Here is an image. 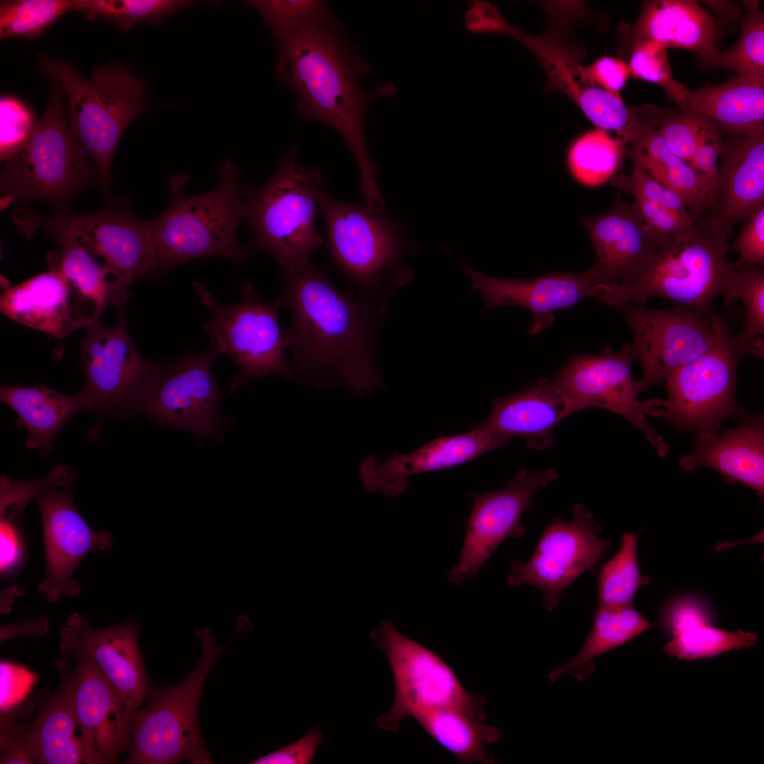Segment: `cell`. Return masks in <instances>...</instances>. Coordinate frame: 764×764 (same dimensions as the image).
Masks as SVG:
<instances>
[{
    "label": "cell",
    "instance_id": "40",
    "mask_svg": "<svg viewBox=\"0 0 764 764\" xmlns=\"http://www.w3.org/2000/svg\"><path fill=\"white\" fill-rule=\"evenodd\" d=\"M194 4L187 0H76L74 10L88 20L104 18L127 31L139 23L158 25Z\"/></svg>",
    "mask_w": 764,
    "mask_h": 764
},
{
    "label": "cell",
    "instance_id": "14",
    "mask_svg": "<svg viewBox=\"0 0 764 764\" xmlns=\"http://www.w3.org/2000/svg\"><path fill=\"white\" fill-rule=\"evenodd\" d=\"M632 332L635 359L642 369L640 392L665 383L676 369L705 353L730 327L714 312L676 306L651 308L620 303L613 306Z\"/></svg>",
    "mask_w": 764,
    "mask_h": 764
},
{
    "label": "cell",
    "instance_id": "10",
    "mask_svg": "<svg viewBox=\"0 0 764 764\" xmlns=\"http://www.w3.org/2000/svg\"><path fill=\"white\" fill-rule=\"evenodd\" d=\"M192 286L201 303L212 312L202 326L209 345L220 356L231 358L239 369L231 393L267 375L292 380L290 360L285 354V332L279 321L283 306L279 296L265 300L245 282L240 288L241 301L224 304L205 285L193 282Z\"/></svg>",
    "mask_w": 764,
    "mask_h": 764
},
{
    "label": "cell",
    "instance_id": "48",
    "mask_svg": "<svg viewBox=\"0 0 764 764\" xmlns=\"http://www.w3.org/2000/svg\"><path fill=\"white\" fill-rule=\"evenodd\" d=\"M70 468L57 466L48 476L31 482H11L5 477L1 482V521H12L25 504L35 497L56 485L66 486L72 482Z\"/></svg>",
    "mask_w": 764,
    "mask_h": 764
},
{
    "label": "cell",
    "instance_id": "25",
    "mask_svg": "<svg viewBox=\"0 0 764 764\" xmlns=\"http://www.w3.org/2000/svg\"><path fill=\"white\" fill-rule=\"evenodd\" d=\"M508 443L477 424L468 432L437 438L412 452L395 454L383 461L368 457L360 475L369 491L394 497L407 491L412 475L461 465Z\"/></svg>",
    "mask_w": 764,
    "mask_h": 764
},
{
    "label": "cell",
    "instance_id": "50",
    "mask_svg": "<svg viewBox=\"0 0 764 764\" xmlns=\"http://www.w3.org/2000/svg\"><path fill=\"white\" fill-rule=\"evenodd\" d=\"M614 179L615 186L632 194L634 197L644 199L683 216L691 217L685 201L678 193L635 165L632 164L629 175L620 173Z\"/></svg>",
    "mask_w": 764,
    "mask_h": 764
},
{
    "label": "cell",
    "instance_id": "37",
    "mask_svg": "<svg viewBox=\"0 0 764 764\" xmlns=\"http://www.w3.org/2000/svg\"><path fill=\"white\" fill-rule=\"evenodd\" d=\"M412 718L439 745L452 753L458 763H499L485 750L486 745L494 744L500 739L499 727L448 708L423 711Z\"/></svg>",
    "mask_w": 764,
    "mask_h": 764
},
{
    "label": "cell",
    "instance_id": "59",
    "mask_svg": "<svg viewBox=\"0 0 764 764\" xmlns=\"http://www.w3.org/2000/svg\"><path fill=\"white\" fill-rule=\"evenodd\" d=\"M1 572L11 571L19 563L22 548L18 531L11 521H1Z\"/></svg>",
    "mask_w": 764,
    "mask_h": 764
},
{
    "label": "cell",
    "instance_id": "47",
    "mask_svg": "<svg viewBox=\"0 0 764 764\" xmlns=\"http://www.w3.org/2000/svg\"><path fill=\"white\" fill-rule=\"evenodd\" d=\"M646 120L654 125L667 147L689 163L707 117L695 112L648 110Z\"/></svg>",
    "mask_w": 764,
    "mask_h": 764
},
{
    "label": "cell",
    "instance_id": "24",
    "mask_svg": "<svg viewBox=\"0 0 764 764\" xmlns=\"http://www.w3.org/2000/svg\"><path fill=\"white\" fill-rule=\"evenodd\" d=\"M49 269L1 295V313L28 328L62 340L97 322L49 254Z\"/></svg>",
    "mask_w": 764,
    "mask_h": 764
},
{
    "label": "cell",
    "instance_id": "19",
    "mask_svg": "<svg viewBox=\"0 0 764 764\" xmlns=\"http://www.w3.org/2000/svg\"><path fill=\"white\" fill-rule=\"evenodd\" d=\"M557 478L552 469L522 468L499 490L471 493L473 504L460 559L448 571V580L458 585L473 579L502 541L521 538L525 532L521 518L534 494Z\"/></svg>",
    "mask_w": 764,
    "mask_h": 764
},
{
    "label": "cell",
    "instance_id": "38",
    "mask_svg": "<svg viewBox=\"0 0 764 764\" xmlns=\"http://www.w3.org/2000/svg\"><path fill=\"white\" fill-rule=\"evenodd\" d=\"M626 144L608 132L595 129L579 137L568 152L567 164L580 184L596 187L611 179L619 168Z\"/></svg>",
    "mask_w": 764,
    "mask_h": 764
},
{
    "label": "cell",
    "instance_id": "43",
    "mask_svg": "<svg viewBox=\"0 0 764 764\" xmlns=\"http://www.w3.org/2000/svg\"><path fill=\"white\" fill-rule=\"evenodd\" d=\"M748 13L741 23L736 42L719 52L715 67L735 72L737 76L764 81V16L757 1H746Z\"/></svg>",
    "mask_w": 764,
    "mask_h": 764
},
{
    "label": "cell",
    "instance_id": "21",
    "mask_svg": "<svg viewBox=\"0 0 764 764\" xmlns=\"http://www.w3.org/2000/svg\"><path fill=\"white\" fill-rule=\"evenodd\" d=\"M44 531L47 572L39 589L50 601L61 596H72L79 591L72 579L74 569L91 550H108L112 544L110 533L91 529L78 512L69 487H52L37 499Z\"/></svg>",
    "mask_w": 764,
    "mask_h": 764
},
{
    "label": "cell",
    "instance_id": "32",
    "mask_svg": "<svg viewBox=\"0 0 764 764\" xmlns=\"http://www.w3.org/2000/svg\"><path fill=\"white\" fill-rule=\"evenodd\" d=\"M641 125L628 144L627 155L635 165L685 201L693 221L711 210L716 188L690 163L675 155L666 145L656 127L639 118Z\"/></svg>",
    "mask_w": 764,
    "mask_h": 764
},
{
    "label": "cell",
    "instance_id": "3",
    "mask_svg": "<svg viewBox=\"0 0 764 764\" xmlns=\"http://www.w3.org/2000/svg\"><path fill=\"white\" fill-rule=\"evenodd\" d=\"M218 175L216 185L197 195L184 193L186 173L170 176V204L149 221L162 273L201 257L219 256L243 263L253 253L249 244L237 240L238 228L244 221L240 170L225 158Z\"/></svg>",
    "mask_w": 764,
    "mask_h": 764
},
{
    "label": "cell",
    "instance_id": "44",
    "mask_svg": "<svg viewBox=\"0 0 764 764\" xmlns=\"http://www.w3.org/2000/svg\"><path fill=\"white\" fill-rule=\"evenodd\" d=\"M76 0L0 1V37H39L59 17L74 10Z\"/></svg>",
    "mask_w": 764,
    "mask_h": 764
},
{
    "label": "cell",
    "instance_id": "18",
    "mask_svg": "<svg viewBox=\"0 0 764 764\" xmlns=\"http://www.w3.org/2000/svg\"><path fill=\"white\" fill-rule=\"evenodd\" d=\"M80 345L85 378L81 391L91 410L126 415L134 412L160 363L146 359L136 347L128 331L125 306L118 308L112 326L103 327L97 321L86 327Z\"/></svg>",
    "mask_w": 764,
    "mask_h": 764
},
{
    "label": "cell",
    "instance_id": "41",
    "mask_svg": "<svg viewBox=\"0 0 764 764\" xmlns=\"http://www.w3.org/2000/svg\"><path fill=\"white\" fill-rule=\"evenodd\" d=\"M673 635L663 650L668 656L681 660L712 657L732 649L751 648L758 641L756 632L727 631L709 624L693 625Z\"/></svg>",
    "mask_w": 764,
    "mask_h": 764
},
{
    "label": "cell",
    "instance_id": "22",
    "mask_svg": "<svg viewBox=\"0 0 764 764\" xmlns=\"http://www.w3.org/2000/svg\"><path fill=\"white\" fill-rule=\"evenodd\" d=\"M75 661V705L83 763L117 762L127 751L131 721L120 698L109 679L88 655L72 652L66 655Z\"/></svg>",
    "mask_w": 764,
    "mask_h": 764
},
{
    "label": "cell",
    "instance_id": "36",
    "mask_svg": "<svg viewBox=\"0 0 764 764\" xmlns=\"http://www.w3.org/2000/svg\"><path fill=\"white\" fill-rule=\"evenodd\" d=\"M594 624L585 642L568 662L554 666L548 679L557 682L567 675L577 681H589L596 671L594 659L647 630L652 624L632 606L597 608Z\"/></svg>",
    "mask_w": 764,
    "mask_h": 764
},
{
    "label": "cell",
    "instance_id": "17",
    "mask_svg": "<svg viewBox=\"0 0 764 764\" xmlns=\"http://www.w3.org/2000/svg\"><path fill=\"white\" fill-rule=\"evenodd\" d=\"M569 521L555 519L547 527L531 557L510 565L507 581L512 586L532 585L542 592L548 610L555 609L567 587L602 559L609 541L583 505L573 507Z\"/></svg>",
    "mask_w": 764,
    "mask_h": 764
},
{
    "label": "cell",
    "instance_id": "4",
    "mask_svg": "<svg viewBox=\"0 0 764 764\" xmlns=\"http://www.w3.org/2000/svg\"><path fill=\"white\" fill-rule=\"evenodd\" d=\"M654 247L643 271L632 281L597 284L594 297L613 307L620 303H644L659 297L704 312L723 297L731 267L727 256L731 234L705 219Z\"/></svg>",
    "mask_w": 764,
    "mask_h": 764
},
{
    "label": "cell",
    "instance_id": "29",
    "mask_svg": "<svg viewBox=\"0 0 764 764\" xmlns=\"http://www.w3.org/2000/svg\"><path fill=\"white\" fill-rule=\"evenodd\" d=\"M686 471L712 468L745 484L760 496L764 493V424L753 417L735 428L695 435L693 447L679 460Z\"/></svg>",
    "mask_w": 764,
    "mask_h": 764
},
{
    "label": "cell",
    "instance_id": "45",
    "mask_svg": "<svg viewBox=\"0 0 764 764\" xmlns=\"http://www.w3.org/2000/svg\"><path fill=\"white\" fill-rule=\"evenodd\" d=\"M247 3L263 18L277 42L306 27L336 21L323 1L253 0Z\"/></svg>",
    "mask_w": 764,
    "mask_h": 764
},
{
    "label": "cell",
    "instance_id": "15",
    "mask_svg": "<svg viewBox=\"0 0 764 764\" xmlns=\"http://www.w3.org/2000/svg\"><path fill=\"white\" fill-rule=\"evenodd\" d=\"M219 356L208 345L201 352L160 363L134 411L162 424L188 430L199 441L219 436L230 424L219 415L223 394L212 371Z\"/></svg>",
    "mask_w": 764,
    "mask_h": 764
},
{
    "label": "cell",
    "instance_id": "39",
    "mask_svg": "<svg viewBox=\"0 0 764 764\" xmlns=\"http://www.w3.org/2000/svg\"><path fill=\"white\" fill-rule=\"evenodd\" d=\"M598 580L597 608L632 606L637 591L647 581L639 569L633 533L623 534L619 550L601 567Z\"/></svg>",
    "mask_w": 764,
    "mask_h": 764
},
{
    "label": "cell",
    "instance_id": "16",
    "mask_svg": "<svg viewBox=\"0 0 764 764\" xmlns=\"http://www.w3.org/2000/svg\"><path fill=\"white\" fill-rule=\"evenodd\" d=\"M632 343L601 354H577L554 374L552 382L564 396L569 415L588 408L604 409L630 421L645 435L660 456L668 452L664 439L646 420L647 401L632 375Z\"/></svg>",
    "mask_w": 764,
    "mask_h": 764
},
{
    "label": "cell",
    "instance_id": "42",
    "mask_svg": "<svg viewBox=\"0 0 764 764\" xmlns=\"http://www.w3.org/2000/svg\"><path fill=\"white\" fill-rule=\"evenodd\" d=\"M723 299L726 306L736 300L743 305L746 328L737 333L741 340L751 342L763 335V267L748 262H731Z\"/></svg>",
    "mask_w": 764,
    "mask_h": 764
},
{
    "label": "cell",
    "instance_id": "35",
    "mask_svg": "<svg viewBox=\"0 0 764 764\" xmlns=\"http://www.w3.org/2000/svg\"><path fill=\"white\" fill-rule=\"evenodd\" d=\"M47 233L60 247L49 254L96 320L108 306H125L131 294L118 289L108 268L76 238L64 231Z\"/></svg>",
    "mask_w": 764,
    "mask_h": 764
},
{
    "label": "cell",
    "instance_id": "34",
    "mask_svg": "<svg viewBox=\"0 0 764 764\" xmlns=\"http://www.w3.org/2000/svg\"><path fill=\"white\" fill-rule=\"evenodd\" d=\"M707 117L732 137L764 132V81L736 76L690 91L686 109Z\"/></svg>",
    "mask_w": 764,
    "mask_h": 764
},
{
    "label": "cell",
    "instance_id": "52",
    "mask_svg": "<svg viewBox=\"0 0 764 764\" xmlns=\"http://www.w3.org/2000/svg\"><path fill=\"white\" fill-rule=\"evenodd\" d=\"M723 141L719 126L707 117L690 165L716 188Z\"/></svg>",
    "mask_w": 764,
    "mask_h": 764
},
{
    "label": "cell",
    "instance_id": "31",
    "mask_svg": "<svg viewBox=\"0 0 764 764\" xmlns=\"http://www.w3.org/2000/svg\"><path fill=\"white\" fill-rule=\"evenodd\" d=\"M61 678L54 693L40 706L39 713L24 731L25 743L34 763H83L75 705L76 673L59 662Z\"/></svg>",
    "mask_w": 764,
    "mask_h": 764
},
{
    "label": "cell",
    "instance_id": "23",
    "mask_svg": "<svg viewBox=\"0 0 764 764\" xmlns=\"http://www.w3.org/2000/svg\"><path fill=\"white\" fill-rule=\"evenodd\" d=\"M460 265L471 280L473 288L482 296L485 306L495 308L519 306L532 313L529 334L540 333L555 321V311L570 308L586 297H594L599 284L591 267L581 272H552L528 279H499Z\"/></svg>",
    "mask_w": 764,
    "mask_h": 764
},
{
    "label": "cell",
    "instance_id": "55",
    "mask_svg": "<svg viewBox=\"0 0 764 764\" xmlns=\"http://www.w3.org/2000/svg\"><path fill=\"white\" fill-rule=\"evenodd\" d=\"M323 740L321 731L318 728H313L294 743L260 757L250 763L306 764L313 759Z\"/></svg>",
    "mask_w": 764,
    "mask_h": 764
},
{
    "label": "cell",
    "instance_id": "7",
    "mask_svg": "<svg viewBox=\"0 0 764 764\" xmlns=\"http://www.w3.org/2000/svg\"><path fill=\"white\" fill-rule=\"evenodd\" d=\"M324 190L320 169L299 163L296 147L262 187L245 185L243 217L252 232L253 253L267 254L281 269L309 260L325 242L316 228Z\"/></svg>",
    "mask_w": 764,
    "mask_h": 764
},
{
    "label": "cell",
    "instance_id": "51",
    "mask_svg": "<svg viewBox=\"0 0 764 764\" xmlns=\"http://www.w3.org/2000/svg\"><path fill=\"white\" fill-rule=\"evenodd\" d=\"M632 203L654 246L696 225L691 217L683 216L644 199L635 197Z\"/></svg>",
    "mask_w": 764,
    "mask_h": 764
},
{
    "label": "cell",
    "instance_id": "5",
    "mask_svg": "<svg viewBox=\"0 0 764 764\" xmlns=\"http://www.w3.org/2000/svg\"><path fill=\"white\" fill-rule=\"evenodd\" d=\"M51 82L42 116L23 146L4 162L1 209L44 199L65 210L71 199L98 176L71 129L62 89L54 81Z\"/></svg>",
    "mask_w": 764,
    "mask_h": 764
},
{
    "label": "cell",
    "instance_id": "1",
    "mask_svg": "<svg viewBox=\"0 0 764 764\" xmlns=\"http://www.w3.org/2000/svg\"><path fill=\"white\" fill-rule=\"evenodd\" d=\"M281 272L279 296L291 318L284 332L292 380L318 390L342 386L356 397L382 388L375 311L337 289L310 259Z\"/></svg>",
    "mask_w": 764,
    "mask_h": 764
},
{
    "label": "cell",
    "instance_id": "54",
    "mask_svg": "<svg viewBox=\"0 0 764 764\" xmlns=\"http://www.w3.org/2000/svg\"><path fill=\"white\" fill-rule=\"evenodd\" d=\"M581 73L591 83H596L601 88L620 97V91L630 75L629 66L623 60L603 57L590 66L581 69Z\"/></svg>",
    "mask_w": 764,
    "mask_h": 764
},
{
    "label": "cell",
    "instance_id": "11",
    "mask_svg": "<svg viewBox=\"0 0 764 764\" xmlns=\"http://www.w3.org/2000/svg\"><path fill=\"white\" fill-rule=\"evenodd\" d=\"M746 355L763 359V340L743 341L730 326L705 353L669 375L664 383L667 400H654L649 412L695 435L717 431L725 419L740 412L736 371Z\"/></svg>",
    "mask_w": 764,
    "mask_h": 764
},
{
    "label": "cell",
    "instance_id": "58",
    "mask_svg": "<svg viewBox=\"0 0 764 764\" xmlns=\"http://www.w3.org/2000/svg\"><path fill=\"white\" fill-rule=\"evenodd\" d=\"M25 730L20 727H8L1 731V764L34 763L25 743Z\"/></svg>",
    "mask_w": 764,
    "mask_h": 764
},
{
    "label": "cell",
    "instance_id": "49",
    "mask_svg": "<svg viewBox=\"0 0 764 764\" xmlns=\"http://www.w3.org/2000/svg\"><path fill=\"white\" fill-rule=\"evenodd\" d=\"M36 123L30 110L18 98H0V158L4 162L16 154L30 137Z\"/></svg>",
    "mask_w": 764,
    "mask_h": 764
},
{
    "label": "cell",
    "instance_id": "46",
    "mask_svg": "<svg viewBox=\"0 0 764 764\" xmlns=\"http://www.w3.org/2000/svg\"><path fill=\"white\" fill-rule=\"evenodd\" d=\"M628 66L630 75L660 85L680 109H686L690 91L673 76L665 47L653 41L636 42Z\"/></svg>",
    "mask_w": 764,
    "mask_h": 764
},
{
    "label": "cell",
    "instance_id": "8",
    "mask_svg": "<svg viewBox=\"0 0 764 764\" xmlns=\"http://www.w3.org/2000/svg\"><path fill=\"white\" fill-rule=\"evenodd\" d=\"M329 255L359 291L358 298L383 313L400 282L405 239L401 226L383 212L338 200L325 190L320 197Z\"/></svg>",
    "mask_w": 764,
    "mask_h": 764
},
{
    "label": "cell",
    "instance_id": "33",
    "mask_svg": "<svg viewBox=\"0 0 764 764\" xmlns=\"http://www.w3.org/2000/svg\"><path fill=\"white\" fill-rule=\"evenodd\" d=\"M0 399L18 415L28 433L25 446L49 453L54 438L62 427L76 413L91 409L81 390L66 395L43 385L32 387L1 386Z\"/></svg>",
    "mask_w": 764,
    "mask_h": 764
},
{
    "label": "cell",
    "instance_id": "27",
    "mask_svg": "<svg viewBox=\"0 0 764 764\" xmlns=\"http://www.w3.org/2000/svg\"><path fill=\"white\" fill-rule=\"evenodd\" d=\"M720 157L716 197L702 219L731 235L764 205V132L733 137L723 143Z\"/></svg>",
    "mask_w": 764,
    "mask_h": 764
},
{
    "label": "cell",
    "instance_id": "26",
    "mask_svg": "<svg viewBox=\"0 0 764 764\" xmlns=\"http://www.w3.org/2000/svg\"><path fill=\"white\" fill-rule=\"evenodd\" d=\"M581 224L591 241V268L599 284L627 283L643 271L655 246L632 202L618 200L607 212L584 217Z\"/></svg>",
    "mask_w": 764,
    "mask_h": 764
},
{
    "label": "cell",
    "instance_id": "30",
    "mask_svg": "<svg viewBox=\"0 0 764 764\" xmlns=\"http://www.w3.org/2000/svg\"><path fill=\"white\" fill-rule=\"evenodd\" d=\"M637 42L653 41L666 48L694 51L705 65L715 67L719 52L710 13L693 0L647 1L635 26Z\"/></svg>",
    "mask_w": 764,
    "mask_h": 764
},
{
    "label": "cell",
    "instance_id": "20",
    "mask_svg": "<svg viewBox=\"0 0 764 764\" xmlns=\"http://www.w3.org/2000/svg\"><path fill=\"white\" fill-rule=\"evenodd\" d=\"M60 631L64 655L81 652L100 668L116 689L125 712L132 722L147 696L148 675L134 620L104 628L92 627L79 613L69 616Z\"/></svg>",
    "mask_w": 764,
    "mask_h": 764
},
{
    "label": "cell",
    "instance_id": "56",
    "mask_svg": "<svg viewBox=\"0 0 764 764\" xmlns=\"http://www.w3.org/2000/svg\"><path fill=\"white\" fill-rule=\"evenodd\" d=\"M463 21L465 29L473 34L504 33L509 24L494 5L482 0L467 3Z\"/></svg>",
    "mask_w": 764,
    "mask_h": 764
},
{
    "label": "cell",
    "instance_id": "28",
    "mask_svg": "<svg viewBox=\"0 0 764 764\" xmlns=\"http://www.w3.org/2000/svg\"><path fill=\"white\" fill-rule=\"evenodd\" d=\"M569 415L566 400L552 379L542 378L496 398L488 417L478 425L499 438H520L528 448L545 451L554 443L555 427Z\"/></svg>",
    "mask_w": 764,
    "mask_h": 764
},
{
    "label": "cell",
    "instance_id": "12",
    "mask_svg": "<svg viewBox=\"0 0 764 764\" xmlns=\"http://www.w3.org/2000/svg\"><path fill=\"white\" fill-rule=\"evenodd\" d=\"M370 636L384 653L395 684L392 707L376 720L379 728L396 731L405 717L437 708L485 719L487 700L465 690L450 665L434 651L404 635L387 620Z\"/></svg>",
    "mask_w": 764,
    "mask_h": 764
},
{
    "label": "cell",
    "instance_id": "60",
    "mask_svg": "<svg viewBox=\"0 0 764 764\" xmlns=\"http://www.w3.org/2000/svg\"><path fill=\"white\" fill-rule=\"evenodd\" d=\"M673 632L699 624H708L703 611L693 603H681L670 613Z\"/></svg>",
    "mask_w": 764,
    "mask_h": 764
},
{
    "label": "cell",
    "instance_id": "53",
    "mask_svg": "<svg viewBox=\"0 0 764 764\" xmlns=\"http://www.w3.org/2000/svg\"><path fill=\"white\" fill-rule=\"evenodd\" d=\"M740 234L729 245V250L736 251L739 262L764 265V205L759 207L746 221Z\"/></svg>",
    "mask_w": 764,
    "mask_h": 764
},
{
    "label": "cell",
    "instance_id": "9",
    "mask_svg": "<svg viewBox=\"0 0 764 764\" xmlns=\"http://www.w3.org/2000/svg\"><path fill=\"white\" fill-rule=\"evenodd\" d=\"M196 634L202 653L186 678L174 685L148 688L147 704L129 728L126 763H212L199 730V704L207 676L225 646L219 647L207 629Z\"/></svg>",
    "mask_w": 764,
    "mask_h": 764
},
{
    "label": "cell",
    "instance_id": "13",
    "mask_svg": "<svg viewBox=\"0 0 764 764\" xmlns=\"http://www.w3.org/2000/svg\"><path fill=\"white\" fill-rule=\"evenodd\" d=\"M16 229L32 239L40 228L74 236L97 258H102L123 293L135 280L162 273L148 221L139 220L123 206L91 214L49 216L23 207L12 214Z\"/></svg>",
    "mask_w": 764,
    "mask_h": 764
},
{
    "label": "cell",
    "instance_id": "57",
    "mask_svg": "<svg viewBox=\"0 0 764 764\" xmlns=\"http://www.w3.org/2000/svg\"><path fill=\"white\" fill-rule=\"evenodd\" d=\"M33 676L19 666L1 663V711L4 712L20 701L32 685Z\"/></svg>",
    "mask_w": 764,
    "mask_h": 764
},
{
    "label": "cell",
    "instance_id": "6",
    "mask_svg": "<svg viewBox=\"0 0 764 764\" xmlns=\"http://www.w3.org/2000/svg\"><path fill=\"white\" fill-rule=\"evenodd\" d=\"M45 76L57 82L67 101L71 129L92 159L105 196L110 194V170L118 143L128 125L150 106L147 87L125 66L98 67L89 78L69 62L38 55Z\"/></svg>",
    "mask_w": 764,
    "mask_h": 764
},
{
    "label": "cell",
    "instance_id": "2",
    "mask_svg": "<svg viewBox=\"0 0 764 764\" xmlns=\"http://www.w3.org/2000/svg\"><path fill=\"white\" fill-rule=\"evenodd\" d=\"M277 43L275 73L295 93L297 111L304 120L329 126L340 135L358 168L366 204L385 209L376 181L378 165L366 141L365 117L369 104L393 97L395 86L385 82L368 91L360 87L359 79L374 68L337 21L306 27Z\"/></svg>",
    "mask_w": 764,
    "mask_h": 764
}]
</instances>
